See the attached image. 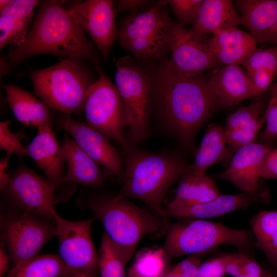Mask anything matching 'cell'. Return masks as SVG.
<instances>
[{
    "instance_id": "1",
    "label": "cell",
    "mask_w": 277,
    "mask_h": 277,
    "mask_svg": "<svg viewBox=\"0 0 277 277\" xmlns=\"http://www.w3.org/2000/svg\"><path fill=\"white\" fill-rule=\"evenodd\" d=\"M154 92V103L164 122L187 147L220 107L207 78L183 77L167 59L155 64Z\"/></svg>"
},
{
    "instance_id": "2",
    "label": "cell",
    "mask_w": 277,
    "mask_h": 277,
    "mask_svg": "<svg viewBox=\"0 0 277 277\" xmlns=\"http://www.w3.org/2000/svg\"><path fill=\"white\" fill-rule=\"evenodd\" d=\"M64 1L40 3L35 20L25 42L1 60V73L23 61L48 53L70 58L86 59L97 64L98 60L84 30L63 7Z\"/></svg>"
},
{
    "instance_id": "3",
    "label": "cell",
    "mask_w": 277,
    "mask_h": 277,
    "mask_svg": "<svg viewBox=\"0 0 277 277\" xmlns=\"http://www.w3.org/2000/svg\"><path fill=\"white\" fill-rule=\"evenodd\" d=\"M123 149L124 172L118 195L138 200L164 216L162 204L167 192L190 172V166L180 155L171 152L146 151L130 143Z\"/></svg>"
},
{
    "instance_id": "4",
    "label": "cell",
    "mask_w": 277,
    "mask_h": 277,
    "mask_svg": "<svg viewBox=\"0 0 277 277\" xmlns=\"http://www.w3.org/2000/svg\"><path fill=\"white\" fill-rule=\"evenodd\" d=\"M79 204L89 209L94 218L102 223L105 232L127 263L143 238L160 237L166 233L169 225L167 217L151 213L118 195L81 197Z\"/></svg>"
},
{
    "instance_id": "5",
    "label": "cell",
    "mask_w": 277,
    "mask_h": 277,
    "mask_svg": "<svg viewBox=\"0 0 277 277\" xmlns=\"http://www.w3.org/2000/svg\"><path fill=\"white\" fill-rule=\"evenodd\" d=\"M163 249L167 260L202 254L222 245L247 253L253 244L251 232L206 220H180L169 225Z\"/></svg>"
},
{
    "instance_id": "6",
    "label": "cell",
    "mask_w": 277,
    "mask_h": 277,
    "mask_svg": "<svg viewBox=\"0 0 277 277\" xmlns=\"http://www.w3.org/2000/svg\"><path fill=\"white\" fill-rule=\"evenodd\" d=\"M79 59L67 58L30 73L34 93L48 107L66 114H81L86 92L93 83Z\"/></svg>"
},
{
    "instance_id": "7",
    "label": "cell",
    "mask_w": 277,
    "mask_h": 277,
    "mask_svg": "<svg viewBox=\"0 0 277 277\" xmlns=\"http://www.w3.org/2000/svg\"><path fill=\"white\" fill-rule=\"evenodd\" d=\"M176 23L169 16L165 1H160L124 18L117 30L118 41L137 60L157 62L169 51Z\"/></svg>"
},
{
    "instance_id": "8",
    "label": "cell",
    "mask_w": 277,
    "mask_h": 277,
    "mask_svg": "<svg viewBox=\"0 0 277 277\" xmlns=\"http://www.w3.org/2000/svg\"><path fill=\"white\" fill-rule=\"evenodd\" d=\"M143 64L129 56L116 63L115 86L124 103L131 139L136 143L147 137L154 104L155 65Z\"/></svg>"
},
{
    "instance_id": "9",
    "label": "cell",
    "mask_w": 277,
    "mask_h": 277,
    "mask_svg": "<svg viewBox=\"0 0 277 277\" xmlns=\"http://www.w3.org/2000/svg\"><path fill=\"white\" fill-rule=\"evenodd\" d=\"M96 68L98 78L88 89L84 102L86 123L124 148L129 143L124 134L126 126L124 103L115 85L99 67Z\"/></svg>"
},
{
    "instance_id": "10",
    "label": "cell",
    "mask_w": 277,
    "mask_h": 277,
    "mask_svg": "<svg viewBox=\"0 0 277 277\" xmlns=\"http://www.w3.org/2000/svg\"><path fill=\"white\" fill-rule=\"evenodd\" d=\"M1 219V243L13 266L37 255L45 244L56 236L54 221L21 211L3 214Z\"/></svg>"
},
{
    "instance_id": "11",
    "label": "cell",
    "mask_w": 277,
    "mask_h": 277,
    "mask_svg": "<svg viewBox=\"0 0 277 277\" xmlns=\"http://www.w3.org/2000/svg\"><path fill=\"white\" fill-rule=\"evenodd\" d=\"M55 189L48 180L21 164L10 174L2 191L8 201L18 210L54 221Z\"/></svg>"
},
{
    "instance_id": "12",
    "label": "cell",
    "mask_w": 277,
    "mask_h": 277,
    "mask_svg": "<svg viewBox=\"0 0 277 277\" xmlns=\"http://www.w3.org/2000/svg\"><path fill=\"white\" fill-rule=\"evenodd\" d=\"M60 258L71 274H91L98 265V254L91 236L92 220L71 221L54 210Z\"/></svg>"
},
{
    "instance_id": "13",
    "label": "cell",
    "mask_w": 277,
    "mask_h": 277,
    "mask_svg": "<svg viewBox=\"0 0 277 277\" xmlns=\"http://www.w3.org/2000/svg\"><path fill=\"white\" fill-rule=\"evenodd\" d=\"M168 60L172 68L186 78L201 76L205 70L219 64L209 45V37L196 33L177 22L171 37Z\"/></svg>"
},
{
    "instance_id": "14",
    "label": "cell",
    "mask_w": 277,
    "mask_h": 277,
    "mask_svg": "<svg viewBox=\"0 0 277 277\" xmlns=\"http://www.w3.org/2000/svg\"><path fill=\"white\" fill-rule=\"evenodd\" d=\"M68 11L107 59L117 35L112 1L88 0L75 4Z\"/></svg>"
},
{
    "instance_id": "15",
    "label": "cell",
    "mask_w": 277,
    "mask_h": 277,
    "mask_svg": "<svg viewBox=\"0 0 277 277\" xmlns=\"http://www.w3.org/2000/svg\"><path fill=\"white\" fill-rule=\"evenodd\" d=\"M57 123L59 128L69 133L92 160L112 175L122 180L124 172V161L106 136L86 123L72 118L70 115L64 114Z\"/></svg>"
},
{
    "instance_id": "16",
    "label": "cell",
    "mask_w": 277,
    "mask_h": 277,
    "mask_svg": "<svg viewBox=\"0 0 277 277\" xmlns=\"http://www.w3.org/2000/svg\"><path fill=\"white\" fill-rule=\"evenodd\" d=\"M270 144L253 143L237 150L226 170L215 175L216 178L228 181L254 198L257 192L259 170Z\"/></svg>"
},
{
    "instance_id": "17",
    "label": "cell",
    "mask_w": 277,
    "mask_h": 277,
    "mask_svg": "<svg viewBox=\"0 0 277 277\" xmlns=\"http://www.w3.org/2000/svg\"><path fill=\"white\" fill-rule=\"evenodd\" d=\"M220 107H230L248 98L258 97L247 73L239 65H226L213 69L207 78Z\"/></svg>"
},
{
    "instance_id": "18",
    "label": "cell",
    "mask_w": 277,
    "mask_h": 277,
    "mask_svg": "<svg viewBox=\"0 0 277 277\" xmlns=\"http://www.w3.org/2000/svg\"><path fill=\"white\" fill-rule=\"evenodd\" d=\"M240 12L242 25L258 43L277 45V0L234 1Z\"/></svg>"
},
{
    "instance_id": "19",
    "label": "cell",
    "mask_w": 277,
    "mask_h": 277,
    "mask_svg": "<svg viewBox=\"0 0 277 277\" xmlns=\"http://www.w3.org/2000/svg\"><path fill=\"white\" fill-rule=\"evenodd\" d=\"M30 156L56 188L63 183L66 160L52 128L47 125L37 128V133L26 147Z\"/></svg>"
},
{
    "instance_id": "20",
    "label": "cell",
    "mask_w": 277,
    "mask_h": 277,
    "mask_svg": "<svg viewBox=\"0 0 277 277\" xmlns=\"http://www.w3.org/2000/svg\"><path fill=\"white\" fill-rule=\"evenodd\" d=\"M253 197L245 193L222 194L210 201L185 206L164 208V216L179 220H206L223 216L235 210L246 209Z\"/></svg>"
},
{
    "instance_id": "21",
    "label": "cell",
    "mask_w": 277,
    "mask_h": 277,
    "mask_svg": "<svg viewBox=\"0 0 277 277\" xmlns=\"http://www.w3.org/2000/svg\"><path fill=\"white\" fill-rule=\"evenodd\" d=\"M258 42L249 33L238 27L220 31L209 37V45L221 66L243 65Z\"/></svg>"
},
{
    "instance_id": "22",
    "label": "cell",
    "mask_w": 277,
    "mask_h": 277,
    "mask_svg": "<svg viewBox=\"0 0 277 277\" xmlns=\"http://www.w3.org/2000/svg\"><path fill=\"white\" fill-rule=\"evenodd\" d=\"M62 148L68 166L63 183H76L91 187H97L103 184L104 176L99 165L67 134L64 137Z\"/></svg>"
},
{
    "instance_id": "23",
    "label": "cell",
    "mask_w": 277,
    "mask_h": 277,
    "mask_svg": "<svg viewBox=\"0 0 277 277\" xmlns=\"http://www.w3.org/2000/svg\"><path fill=\"white\" fill-rule=\"evenodd\" d=\"M242 24L240 15L232 1L203 0L191 30L204 35L238 27Z\"/></svg>"
},
{
    "instance_id": "24",
    "label": "cell",
    "mask_w": 277,
    "mask_h": 277,
    "mask_svg": "<svg viewBox=\"0 0 277 277\" xmlns=\"http://www.w3.org/2000/svg\"><path fill=\"white\" fill-rule=\"evenodd\" d=\"M234 152L229 147L225 129L219 124L208 125L198 148L190 171L199 175L216 163L231 160Z\"/></svg>"
},
{
    "instance_id": "25",
    "label": "cell",
    "mask_w": 277,
    "mask_h": 277,
    "mask_svg": "<svg viewBox=\"0 0 277 277\" xmlns=\"http://www.w3.org/2000/svg\"><path fill=\"white\" fill-rule=\"evenodd\" d=\"M4 89L7 102L17 121L37 128L52 125L51 112L44 102L16 86L6 85Z\"/></svg>"
},
{
    "instance_id": "26",
    "label": "cell",
    "mask_w": 277,
    "mask_h": 277,
    "mask_svg": "<svg viewBox=\"0 0 277 277\" xmlns=\"http://www.w3.org/2000/svg\"><path fill=\"white\" fill-rule=\"evenodd\" d=\"M223 193L214 181L206 174L188 172L179 181L176 194L167 206L179 207L197 204L213 200Z\"/></svg>"
},
{
    "instance_id": "27",
    "label": "cell",
    "mask_w": 277,
    "mask_h": 277,
    "mask_svg": "<svg viewBox=\"0 0 277 277\" xmlns=\"http://www.w3.org/2000/svg\"><path fill=\"white\" fill-rule=\"evenodd\" d=\"M71 274L60 257L44 254L13 266L5 277H69Z\"/></svg>"
},
{
    "instance_id": "28",
    "label": "cell",
    "mask_w": 277,
    "mask_h": 277,
    "mask_svg": "<svg viewBox=\"0 0 277 277\" xmlns=\"http://www.w3.org/2000/svg\"><path fill=\"white\" fill-rule=\"evenodd\" d=\"M251 226L257 247L277 269V210L260 212Z\"/></svg>"
},
{
    "instance_id": "29",
    "label": "cell",
    "mask_w": 277,
    "mask_h": 277,
    "mask_svg": "<svg viewBox=\"0 0 277 277\" xmlns=\"http://www.w3.org/2000/svg\"><path fill=\"white\" fill-rule=\"evenodd\" d=\"M169 262L163 248H150L141 251L136 255L129 268L128 277H161Z\"/></svg>"
},
{
    "instance_id": "30",
    "label": "cell",
    "mask_w": 277,
    "mask_h": 277,
    "mask_svg": "<svg viewBox=\"0 0 277 277\" xmlns=\"http://www.w3.org/2000/svg\"><path fill=\"white\" fill-rule=\"evenodd\" d=\"M125 261L118 248L104 232L98 254L101 277H126Z\"/></svg>"
},
{
    "instance_id": "31",
    "label": "cell",
    "mask_w": 277,
    "mask_h": 277,
    "mask_svg": "<svg viewBox=\"0 0 277 277\" xmlns=\"http://www.w3.org/2000/svg\"><path fill=\"white\" fill-rule=\"evenodd\" d=\"M226 273L232 277H275L247 253L229 254Z\"/></svg>"
},
{
    "instance_id": "32",
    "label": "cell",
    "mask_w": 277,
    "mask_h": 277,
    "mask_svg": "<svg viewBox=\"0 0 277 277\" xmlns=\"http://www.w3.org/2000/svg\"><path fill=\"white\" fill-rule=\"evenodd\" d=\"M30 22L0 15V49L8 45H22L29 33Z\"/></svg>"
},
{
    "instance_id": "33",
    "label": "cell",
    "mask_w": 277,
    "mask_h": 277,
    "mask_svg": "<svg viewBox=\"0 0 277 277\" xmlns=\"http://www.w3.org/2000/svg\"><path fill=\"white\" fill-rule=\"evenodd\" d=\"M265 122L261 117L241 127L225 130L227 143L230 149L235 152L241 147L254 143Z\"/></svg>"
},
{
    "instance_id": "34",
    "label": "cell",
    "mask_w": 277,
    "mask_h": 277,
    "mask_svg": "<svg viewBox=\"0 0 277 277\" xmlns=\"http://www.w3.org/2000/svg\"><path fill=\"white\" fill-rule=\"evenodd\" d=\"M264 107L265 101L262 96L254 98L250 104L240 108L228 116L225 130L238 128L260 119Z\"/></svg>"
},
{
    "instance_id": "35",
    "label": "cell",
    "mask_w": 277,
    "mask_h": 277,
    "mask_svg": "<svg viewBox=\"0 0 277 277\" xmlns=\"http://www.w3.org/2000/svg\"><path fill=\"white\" fill-rule=\"evenodd\" d=\"M247 73L256 70H266L276 76L277 74V47L253 50L243 64Z\"/></svg>"
},
{
    "instance_id": "36",
    "label": "cell",
    "mask_w": 277,
    "mask_h": 277,
    "mask_svg": "<svg viewBox=\"0 0 277 277\" xmlns=\"http://www.w3.org/2000/svg\"><path fill=\"white\" fill-rule=\"evenodd\" d=\"M203 0H169L165 1L175 15L177 23L184 27L192 25L199 13Z\"/></svg>"
},
{
    "instance_id": "37",
    "label": "cell",
    "mask_w": 277,
    "mask_h": 277,
    "mask_svg": "<svg viewBox=\"0 0 277 277\" xmlns=\"http://www.w3.org/2000/svg\"><path fill=\"white\" fill-rule=\"evenodd\" d=\"M10 121L0 122V148L6 153L15 154L22 159L29 156L26 147H24L17 135L13 133L9 128Z\"/></svg>"
},
{
    "instance_id": "38",
    "label": "cell",
    "mask_w": 277,
    "mask_h": 277,
    "mask_svg": "<svg viewBox=\"0 0 277 277\" xmlns=\"http://www.w3.org/2000/svg\"><path fill=\"white\" fill-rule=\"evenodd\" d=\"M39 3L37 0H9L0 10V15L31 23L34 10Z\"/></svg>"
},
{
    "instance_id": "39",
    "label": "cell",
    "mask_w": 277,
    "mask_h": 277,
    "mask_svg": "<svg viewBox=\"0 0 277 277\" xmlns=\"http://www.w3.org/2000/svg\"><path fill=\"white\" fill-rule=\"evenodd\" d=\"M229 254L209 259L201 264L197 277H224L227 274Z\"/></svg>"
},
{
    "instance_id": "40",
    "label": "cell",
    "mask_w": 277,
    "mask_h": 277,
    "mask_svg": "<svg viewBox=\"0 0 277 277\" xmlns=\"http://www.w3.org/2000/svg\"><path fill=\"white\" fill-rule=\"evenodd\" d=\"M262 118L265 121L266 127L260 136L261 143L270 144L277 137V100L267 107Z\"/></svg>"
},
{
    "instance_id": "41",
    "label": "cell",
    "mask_w": 277,
    "mask_h": 277,
    "mask_svg": "<svg viewBox=\"0 0 277 277\" xmlns=\"http://www.w3.org/2000/svg\"><path fill=\"white\" fill-rule=\"evenodd\" d=\"M199 265L190 259H184L168 267L161 277H197Z\"/></svg>"
},
{
    "instance_id": "42",
    "label": "cell",
    "mask_w": 277,
    "mask_h": 277,
    "mask_svg": "<svg viewBox=\"0 0 277 277\" xmlns=\"http://www.w3.org/2000/svg\"><path fill=\"white\" fill-rule=\"evenodd\" d=\"M260 178L277 179V148H271L266 154L259 170Z\"/></svg>"
},
{
    "instance_id": "43",
    "label": "cell",
    "mask_w": 277,
    "mask_h": 277,
    "mask_svg": "<svg viewBox=\"0 0 277 277\" xmlns=\"http://www.w3.org/2000/svg\"><path fill=\"white\" fill-rule=\"evenodd\" d=\"M247 73L255 87L258 96H262L275 76L272 73L263 70Z\"/></svg>"
},
{
    "instance_id": "44",
    "label": "cell",
    "mask_w": 277,
    "mask_h": 277,
    "mask_svg": "<svg viewBox=\"0 0 277 277\" xmlns=\"http://www.w3.org/2000/svg\"><path fill=\"white\" fill-rule=\"evenodd\" d=\"M149 6H153L152 1H118L116 7H114L115 13L117 14L124 11H131L133 13H136V11L140 9L147 8Z\"/></svg>"
},
{
    "instance_id": "45",
    "label": "cell",
    "mask_w": 277,
    "mask_h": 277,
    "mask_svg": "<svg viewBox=\"0 0 277 277\" xmlns=\"http://www.w3.org/2000/svg\"><path fill=\"white\" fill-rule=\"evenodd\" d=\"M11 154L6 153L5 158L1 160L0 161V189L2 191L7 184L10 174L7 173V169L8 167L9 161Z\"/></svg>"
},
{
    "instance_id": "46",
    "label": "cell",
    "mask_w": 277,
    "mask_h": 277,
    "mask_svg": "<svg viewBox=\"0 0 277 277\" xmlns=\"http://www.w3.org/2000/svg\"><path fill=\"white\" fill-rule=\"evenodd\" d=\"M9 256L4 245L1 243L0 246V277H5L10 271Z\"/></svg>"
},
{
    "instance_id": "47",
    "label": "cell",
    "mask_w": 277,
    "mask_h": 277,
    "mask_svg": "<svg viewBox=\"0 0 277 277\" xmlns=\"http://www.w3.org/2000/svg\"><path fill=\"white\" fill-rule=\"evenodd\" d=\"M277 100V80L275 84L273 86L271 89V97L268 106H270Z\"/></svg>"
},
{
    "instance_id": "48",
    "label": "cell",
    "mask_w": 277,
    "mask_h": 277,
    "mask_svg": "<svg viewBox=\"0 0 277 277\" xmlns=\"http://www.w3.org/2000/svg\"><path fill=\"white\" fill-rule=\"evenodd\" d=\"M69 277H93L91 274H71Z\"/></svg>"
},
{
    "instance_id": "49",
    "label": "cell",
    "mask_w": 277,
    "mask_h": 277,
    "mask_svg": "<svg viewBox=\"0 0 277 277\" xmlns=\"http://www.w3.org/2000/svg\"><path fill=\"white\" fill-rule=\"evenodd\" d=\"M9 0H1L0 1V10L4 8L8 4Z\"/></svg>"
},
{
    "instance_id": "50",
    "label": "cell",
    "mask_w": 277,
    "mask_h": 277,
    "mask_svg": "<svg viewBox=\"0 0 277 277\" xmlns=\"http://www.w3.org/2000/svg\"><path fill=\"white\" fill-rule=\"evenodd\" d=\"M275 277H277V274L275 275Z\"/></svg>"
}]
</instances>
